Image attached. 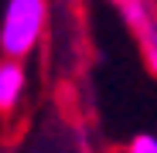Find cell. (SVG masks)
<instances>
[{
  "label": "cell",
  "mask_w": 157,
  "mask_h": 153,
  "mask_svg": "<svg viewBox=\"0 0 157 153\" xmlns=\"http://www.w3.org/2000/svg\"><path fill=\"white\" fill-rule=\"evenodd\" d=\"M24 92H28V68L24 61H10L0 58V112H14L21 106Z\"/></svg>",
  "instance_id": "2"
},
{
  "label": "cell",
  "mask_w": 157,
  "mask_h": 153,
  "mask_svg": "<svg viewBox=\"0 0 157 153\" xmlns=\"http://www.w3.org/2000/svg\"><path fill=\"white\" fill-rule=\"evenodd\" d=\"M113 4H116V10H120V7H123V4H130V0H113Z\"/></svg>",
  "instance_id": "5"
},
{
  "label": "cell",
  "mask_w": 157,
  "mask_h": 153,
  "mask_svg": "<svg viewBox=\"0 0 157 153\" xmlns=\"http://www.w3.org/2000/svg\"><path fill=\"white\" fill-rule=\"evenodd\" d=\"M126 153H157V136L154 133H137L133 140H130Z\"/></svg>",
  "instance_id": "4"
},
{
  "label": "cell",
  "mask_w": 157,
  "mask_h": 153,
  "mask_svg": "<svg viewBox=\"0 0 157 153\" xmlns=\"http://www.w3.org/2000/svg\"><path fill=\"white\" fill-rule=\"evenodd\" d=\"M48 31V0H4L0 10V55L24 61Z\"/></svg>",
  "instance_id": "1"
},
{
  "label": "cell",
  "mask_w": 157,
  "mask_h": 153,
  "mask_svg": "<svg viewBox=\"0 0 157 153\" xmlns=\"http://www.w3.org/2000/svg\"><path fill=\"white\" fill-rule=\"evenodd\" d=\"M133 38H137V44H140V55H144L147 68L157 75V20L147 24V27H144L140 34H133Z\"/></svg>",
  "instance_id": "3"
}]
</instances>
